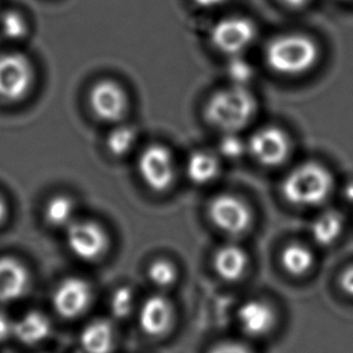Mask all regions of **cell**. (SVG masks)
Segmentation results:
<instances>
[{"label": "cell", "instance_id": "1", "mask_svg": "<svg viewBox=\"0 0 353 353\" xmlns=\"http://www.w3.org/2000/svg\"><path fill=\"white\" fill-rule=\"evenodd\" d=\"M258 102L245 86L230 85L211 96L205 107V118L224 133H237L254 118Z\"/></svg>", "mask_w": 353, "mask_h": 353}, {"label": "cell", "instance_id": "2", "mask_svg": "<svg viewBox=\"0 0 353 353\" xmlns=\"http://www.w3.org/2000/svg\"><path fill=\"white\" fill-rule=\"evenodd\" d=\"M319 59L317 43L309 35L300 33L275 37L265 49V61L271 70L285 77L307 73Z\"/></svg>", "mask_w": 353, "mask_h": 353}, {"label": "cell", "instance_id": "3", "mask_svg": "<svg viewBox=\"0 0 353 353\" xmlns=\"http://www.w3.org/2000/svg\"><path fill=\"white\" fill-rule=\"evenodd\" d=\"M334 178L319 162H304L287 174L282 183V195L290 205L319 206L333 192Z\"/></svg>", "mask_w": 353, "mask_h": 353}, {"label": "cell", "instance_id": "4", "mask_svg": "<svg viewBox=\"0 0 353 353\" xmlns=\"http://www.w3.org/2000/svg\"><path fill=\"white\" fill-rule=\"evenodd\" d=\"M143 183L155 192H167L176 179V161L168 148L154 143L143 149L137 160Z\"/></svg>", "mask_w": 353, "mask_h": 353}, {"label": "cell", "instance_id": "5", "mask_svg": "<svg viewBox=\"0 0 353 353\" xmlns=\"http://www.w3.org/2000/svg\"><path fill=\"white\" fill-rule=\"evenodd\" d=\"M34 83V68L20 52L0 54V99L19 102L25 99Z\"/></svg>", "mask_w": 353, "mask_h": 353}, {"label": "cell", "instance_id": "6", "mask_svg": "<svg viewBox=\"0 0 353 353\" xmlns=\"http://www.w3.org/2000/svg\"><path fill=\"white\" fill-rule=\"evenodd\" d=\"M256 26L247 17L231 16L212 27L211 43L214 49L229 57L241 56L256 39Z\"/></svg>", "mask_w": 353, "mask_h": 353}, {"label": "cell", "instance_id": "7", "mask_svg": "<svg viewBox=\"0 0 353 353\" xmlns=\"http://www.w3.org/2000/svg\"><path fill=\"white\" fill-rule=\"evenodd\" d=\"M247 150L261 166L279 167L290 157L292 142L282 128L268 126L253 133Z\"/></svg>", "mask_w": 353, "mask_h": 353}, {"label": "cell", "instance_id": "8", "mask_svg": "<svg viewBox=\"0 0 353 353\" xmlns=\"http://www.w3.org/2000/svg\"><path fill=\"white\" fill-rule=\"evenodd\" d=\"M88 104L96 118L104 123H119L128 112V94L120 83L104 79L90 88Z\"/></svg>", "mask_w": 353, "mask_h": 353}, {"label": "cell", "instance_id": "9", "mask_svg": "<svg viewBox=\"0 0 353 353\" xmlns=\"http://www.w3.org/2000/svg\"><path fill=\"white\" fill-rule=\"evenodd\" d=\"M212 223L228 235L240 236L252 223L250 207L240 197L221 194L214 197L208 208Z\"/></svg>", "mask_w": 353, "mask_h": 353}, {"label": "cell", "instance_id": "10", "mask_svg": "<svg viewBox=\"0 0 353 353\" xmlns=\"http://www.w3.org/2000/svg\"><path fill=\"white\" fill-rule=\"evenodd\" d=\"M67 245L77 258L83 261L99 259L108 245L102 226L92 221H74L67 226Z\"/></svg>", "mask_w": 353, "mask_h": 353}, {"label": "cell", "instance_id": "11", "mask_svg": "<svg viewBox=\"0 0 353 353\" xmlns=\"http://www.w3.org/2000/svg\"><path fill=\"white\" fill-rule=\"evenodd\" d=\"M91 287L79 277H69L62 281L52 294V305L63 319H77L88 310L91 303Z\"/></svg>", "mask_w": 353, "mask_h": 353}, {"label": "cell", "instance_id": "12", "mask_svg": "<svg viewBox=\"0 0 353 353\" xmlns=\"http://www.w3.org/2000/svg\"><path fill=\"white\" fill-rule=\"evenodd\" d=\"M139 325L150 336H160L166 333L173 321V309L162 295L149 296L139 310Z\"/></svg>", "mask_w": 353, "mask_h": 353}, {"label": "cell", "instance_id": "13", "mask_svg": "<svg viewBox=\"0 0 353 353\" xmlns=\"http://www.w3.org/2000/svg\"><path fill=\"white\" fill-rule=\"evenodd\" d=\"M30 274L20 260L0 258V303H11L25 295Z\"/></svg>", "mask_w": 353, "mask_h": 353}, {"label": "cell", "instance_id": "14", "mask_svg": "<svg viewBox=\"0 0 353 353\" xmlns=\"http://www.w3.org/2000/svg\"><path fill=\"white\" fill-rule=\"evenodd\" d=\"M237 319L241 329L247 335L261 336L272 329L276 316L274 310L264 301L250 300L239 309Z\"/></svg>", "mask_w": 353, "mask_h": 353}, {"label": "cell", "instance_id": "15", "mask_svg": "<svg viewBox=\"0 0 353 353\" xmlns=\"http://www.w3.org/2000/svg\"><path fill=\"white\" fill-rule=\"evenodd\" d=\"M213 265L219 277L234 282L245 275L248 268V255L239 245H226L216 250Z\"/></svg>", "mask_w": 353, "mask_h": 353}, {"label": "cell", "instance_id": "16", "mask_svg": "<svg viewBox=\"0 0 353 353\" xmlns=\"http://www.w3.org/2000/svg\"><path fill=\"white\" fill-rule=\"evenodd\" d=\"M115 343L113 325L105 319H96L85 325L80 345L85 353H110Z\"/></svg>", "mask_w": 353, "mask_h": 353}, {"label": "cell", "instance_id": "17", "mask_svg": "<svg viewBox=\"0 0 353 353\" xmlns=\"http://www.w3.org/2000/svg\"><path fill=\"white\" fill-rule=\"evenodd\" d=\"M52 330L50 319L39 311H30L14 322V335L25 345H37L49 338Z\"/></svg>", "mask_w": 353, "mask_h": 353}, {"label": "cell", "instance_id": "18", "mask_svg": "<svg viewBox=\"0 0 353 353\" xmlns=\"http://www.w3.org/2000/svg\"><path fill=\"white\" fill-rule=\"evenodd\" d=\"M221 173V161L213 152L199 150L192 152L187 161V176L196 185L214 182Z\"/></svg>", "mask_w": 353, "mask_h": 353}, {"label": "cell", "instance_id": "19", "mask_svg": "<svg viewBox=\"0 0 353 353\" xmlns=\"http://www.w3.org/2000/svg\"><path fill=\"white\" fill-rule=\"evenodd\" d=\"M343 229V216L338 211H327L312 223L311 235L316 243L329 245L338 240Z\"/></svg>", "mask_w": 353, "mask_h": 353}, {"label": "cell", "instance_id": "20", "mask_svg": "<svg viewBox=\"0 0 353 353\" xmlns=\"http://www.w3.org/2000/svg\"><path fill=\"white\" fill-rule=\"evenodd\" d=\"M281 261L290 275L303 276L309 272L314 263L312 252L303 245H290L285 247Z\"/></svg>", "mask_w": 353, "mask_h": 353}, {"label": "cell", "instance_id": "21", "mask_svg": "<svg viewBox=\"0 0 353 353\" xmlns=\"http://www.w3.org/2000/svg\"><path fill=\"white\" fill-rule=\"evenodd\" d=\"M75 203L67 195L51 197L45 206V221L56 228H67L75 221Z\"/></svg>", "mask_w": 353, "mask_h": 353}, {"label": "cell", "instance_id": "22", "mask_svg": "<svg viewBox=\"0 0 353 353\" xmlns=\"http://www.w3.org/2000/svg\"><path fill=\"white\" fill-rule=\"evenodd\" d=\"M137 130L128 123L118 125L108 133L105 145L108 152L114 157L128 155L137 143Z\"/></svg>", "mask_w": 353, "mask_h": 353}, {"label": "cell", "instance_id": "23", "mask_svg": "<svg viewBox=\"0 0 353 353\" xmlns=\"http://www.w3.org/2000/svg\"><path fill=\"white\" fill-rule=\"evenodd\" d=\"M30 26L20 11L10 10L0 12V30L6 39L19 41L27 37Z\"/></svg>", "mask_w": 353, "mask_h": 353}, {"label": "cell", "instance_id": "24", "mask_svg": "<svg viewBox=\"0 0 353 353\" xmlns=\"http://www.w3.org/2000/svg\"><path fill=\"white\" fill-rule=\"evenodd\" d=\"M148 277L152 285L167 288L176 280V269L168 260H155L148 269Z\"/></svg>", "mask_w": 353, "mask_h": 353}, {"label": "cell", "instance_id": "25", "mask_svg": "<svg viewBox=\"0 0 353 353\" xmlns=\"http://www.w3.org/2000/svg\"><path fill=\"white\" fill-rule=\"evenodd\" d=\"M226 74L230 79L231 85L247 88L248 83L254 78V68L243 57L234 56L230 57V61L226 65Z\"/></svg>", "mask_w": 353, "mask_h": 353}, {"label": "cell", "instance_id": "26", "mask_svg": "<svg viewBox=\"0 0 353 353\" xmlns=\"http://www.w3.org/2000/svg\"><path fill=\"white\" fill-rule=\"evenodd\" d=\"M110 312L115 319H126L132 312L134 306V294L128 287H120L110 298Z\"/></svg>", "mask_w": 353, "mask_h": 353}, {"label": "cell", "instance_id": "27", "mask_svg": "<svg viewBox=\"0 0 353 353\" xmlns=\"http://www.w3.org/2000/svg\"><path fill=\"white\" fill-rule=\"evenodd\" d=\"M247 144L241 139L237 133H225L219 143V154L230 160H236L245 155Z\"/></svg>", "mask_w": 353, "mask_h": 353}, {"label": "cell", "instance_id": "28", "mask_svg": "<svg viewBox=\"0 0 353 353\" xmlns=\"http://www.w3.org/2000/svg\"><path fill=\"white\" fill-rule=\"evenodd\" d=\"M14 335V322L4 312H0V343Z\"/></svg>", "mask_w": 353, "mask_h": 353}, {"label": "cell", "instance_id": "29", "mask_svg": "<svg viewBox=\"0 0 353 353\" xmlns=\"http://www.w3.org/2000/svg\"><path fill=\"white\" fill-rule=\"evenodd\" d=\"M210 353H252L248 348L237 343H224L213 347Z\"/></svg>", "mask_w": 353, "mask_h": 353}, {"label": "cell", "instance_id": "30", "mask_svg": "<svg viewBox=\"0 0 353 353\" xmlns=\"http://www.w3.org/2000/svg\"><path fill=\"white\" fill-rule=\"evenodd\" d=\"M340 285L346 294L353 296V266H350L341 274Z\"/></svg>", "mask_w": 353, "mask_h": 353}, {"label": "cell", "instance_id": "31", "mask_svg": "<svg viewBox=\"0 0 353 353\" xmlns=\"http://www.w3.org/2000/svg\"><path fill=\"white\" fill-rule=\"evenodd\" d=\"M192 1L202 9H214V8L224 6L229 0H192Z\"/></svg>", "mask_w": 353, "mask_h": 353}, {"label": "cell", "instance_id": "32", "mask_svg": "<svg viewBox=\"0 0 353 353\" xmlns=\"http://www.w3.org/2000/svg\"><path fill=\"white\" fill-rule=\"evenodd\" d=\"M285 6L292 8V9H300V8H304L310 0H281Z\"/></svg>", "mask_w": 353, "mask_h": 353}, {"label": "cell", "instance_id": "33", "mask_svg": "<svg viewBox=\"0 0 353 353\" xmlns=\"http://www.w3.org/2000/svg\"><path fill=\"white\" fill-rule=\"evenodd\" d=\"M343 196L350 203H353V182H348L343 189Z\"/></svg>", "mask_w": 353, "mask_h": 353}, {"label": "cell", "instance_id": "34", "mask_svg": "<svg viewBox=\"0 0 353 353\" xmlns=\"http://www.w3.org/2000/svg\"><path fill=\"white\" fill-rule=\"evenodd\" d=\"M6 216H8V206L4 199L0 196V224L6 221Z\"/></svg>", "mask_w": 353, "mask_h": 353}, {"label": "cell", "instance_id": "35", "mask_svg": "<svg viewBox=\"0 0 353 353\" xmlns=\"http://www.w3.org/2000/svg\"><path fill=\"white\" fill-rule=\"evenodd\" d=\"M336 1H340V3H353V0H336Z\"/></svg>", "mask_w": 353, "mask_h": 353}]
</instances>
